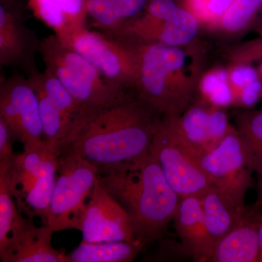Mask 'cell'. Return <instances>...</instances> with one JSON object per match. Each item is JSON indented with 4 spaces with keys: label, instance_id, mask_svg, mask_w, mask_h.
<instances>
[{
    "label": "cell",
    "instance_id": "obj_20",
    "mask_svg": "<svg viewBox=\"0 0 262 262\" xmlns=\"http://www.w3.org/2000/svg\"><path fill=\"white\" fill-rule=\"evenodd\" d=\"M199 198L207 229L216 245L235 225L246 206H236L214 185Z\"/></svg>",
    "mask_w": 262,
    "mask_h": 262
},
{
    "label": "cell",
    "instance_id": "obj_34",
    "mask_svg": "<svg viewBox=\"0 0 262 262\" xmlns=\"http://www.w3.org/2000/svg\"><path fill=\"white\" fill-rule=\"evenodd\" d=\"M257 61H258V64L256 70L258 71L260 78L262 80V51L261 53H260V56L258 57Z\"/></svg>",
    "mask_w": 262,
    "mask_h": 262
},
{
    "label": "cell",
    "instance_id": "obj_22",
    "mask_svg": "<svg viewBox=\"0 0 262 262\" xmlns=\"http://www.w3.org/2000/svg\"><path fill=\"white\" fill-rule=\"evenodd\" d=\"M199 20L185 8L178 7L164 24L156 42L181 47L192 42L198 34Z\"/></svg>",
    "mask_w": 262,
    "mask_h": 262
},
{
    "label": "cell",
    "instance_id": "obj_16",
    "mask_svg": "<svg viewBox=\"0 0 262 262\" xmlns=\"http://www.w3.org/2000/svg\"><path fill=\"white\" fill-rule=\"evenodd\" d=\"M173 222L183 249L195 261H211L215 244L205 223L199 196L182 198Z\"/></svg>",
    "mask_w": 262,
    "mask_h": 262
},
{
    "label": "cell",
    "instance_id": "obj_31",
    "mask_svg": "<svg viewBox=\"0 0 262 262\" xmlns=\"http://www.w3.org/2000/svg\"><path fill=\"white\" fill-rule=\"evenodd\" d=\"M227 80H228V75L225 70H217L210 72L202 80L201 85L202 93L208 97L217 86Z\"/></svg>",
    "mask_w": 262,
    "mask_h": 262
},
{
    "label": "cell",
    "instance_id": "obj_33",
    "mask_svg": "<svg viewBox=\"0 0 262 262\" xmlns=\"http://www.w3.org/2000/svg\"><path fill=\"white\" fill-rule=\"evenodd\" d=\"M258 202L260 208L262 210V177H259L258 182Z\"/></svg>",
    "mask_w": 262,
    "mask_h": 262
},
{
    "label": "cell",
    "instance_id": "obj_2",
    "mask_svg": "<svg viewBox=\"0 0 262 262\" xmlns=\"http://www.w3.org/2000/svg\"><path fill=\"white\" fill-rule=\"evenodd\" d=\"M105 189L130 216L136 241L143 246L166 232L181 198L170 187L156 158L148 153L125 168L98 175Z\"/></svg>",
    "mask_w": 262,
    "mask_h": 262
},
{
    "label": "cell",
    "instance_id": "obj_3",
    "mask_svg": "<svg viewBox=\"0 0 262 262\" xmlns=\"http://www.w3.org/2000/svg\"><path fill=\"white\" fill-rule=\"evenodd\" d=\"M135 56L134 92L162 116H179L189 105L191 84L184 78L186 56L179 47L124 39Z\"/></svg>",
    "mask_w": 262,
    "mask_h": 262
},
{
    "label": "cell",
    "instance_id": "obj_25",
    "mask_svg": "<svg viewBox=\"0 0 262 262\" xmlns=\"http://www.w3.org/2000/svg\"><path fill=\"white\" fill-rule=\"evenodd\" d=\"M19 213L6 181L0 177V246L6 242Z\"/></svg>",
    "mask_w": 262,
    "mask_h": 262
},
{
    "label": "cell",
    "instance_id": "obj_10",
    "mask_svg": "<svg viewBox=\"0 0 262 262\" xmlns=\"http://www.w3.org/2000/svg\"><path fill=\"white\" fill-rule=\"evenodd\" d=\"M201 165L213 185L236 206H245L254 171L237 130L232 127L214 149L203 155Z\"/></svg>",
    "mask_w": 262,
    "mask_h": 262
},
{
    "label": "cell",
    "instance_id": "obj_21",
    "mask_svg": "<svg viewBox=\"0 0 262 262\" xmlns=\"http://www.w3.org/2000/svg\"><path fill=\"white\" fill-rule=\"evenodd\" d=\"M142 249L141 245L127 242L82 241L67 254V262H131Z\"/></svg>",
    "mask_w": 262,
    "mask_h": 262
},
{
    "label": "cell",
    "instance_id": "obj_4",
    "mask_svg": "<svg viewBox=\"0 0 262 262\" xmlns=\"http://www.w3.org/2000/svg\"><path fill=\"white\" fill-rule=\"evenodd\" d=\"M39 53L46 68L59 80L81 112L106 106L130 92L106 80L94 65L63 45L56 34L40 41Z\"/></svg>",
    "mask_w": 262,
    "mask_h": 262
},
{
    "label": "cell",
    "instance_id": "obj_32",
    "mask_svg": "<svg viewBox=\"0 0 262 262\" xmlns=\"http://www.w3.org/2000/svg\"><path fill=\"white\" fill-rule=\"evenodd\" d=\"M258 244H259V254H258V262H262V210L260 211L258 217Z\"/></svg>",
    "mask_w": 262,
    "mask_h": 262
},
{
    "label": "cell",
    "instance_id": "obj_6",
    "mask_svg": "<svg viewBox=\"0 0 262 262\" xmlns=\"http://www.w3.org/2000/svg\"><path fill=\"white\" fill-rule=\"evenodd\" d=\"M99 172L95 165L74 153L58 157L54 189L47 222L53 231L81 230L86 205Z\"/></svg>",
    "mask_w": 262,
    "mask_h": 262
},
{
    "label": "cell",
    "instance_id": "obj_1",
    "mask_svg": "<svg viewBox=\"0 0 262 262\" xmlns=\"http://www.w3.org/2000/svg\"><path fill=\"white\" fill-rule=\"evenodd\" d=\"M159 117L130 91L106 106L81 112L61 153L82 157L100 175L120 170L149 152Z\"/></svg>",
    "mask_w": 262,
    "mask_h": 262
},
{
    "label": "cell",
    "instance_id": "obj_9",
    "mask_svg": "<svg viewBox=\"0 0 262 262\" xmlns=\"http://www.w3.org/2000/svg\"><path fill=\"white\" fill-rule=\"evenodd\" d=\"M27 79L37 95L45 144L59 157L81 113L80 108L48 69L35 71Z\"/></svg>",
    "mask_w": 262,
    "mask_h": 262
},
{
    "label": "cell",
    "instance_id": "obj_36",
    "mask_svg": "<svg viewBox=\"0 0 262 262\" xmlns=\"http://www.w3.org/2000/svg\"><path fill=\"white\" fill-rule=\"evenodd\" d=\"M261 101H262V96H261Z\"/></svg>",
    "mask_w": 262,
    "mask_h": 262
},
{
    "label": "cell",
    "instance_id": "obj_7",
    "mask_svg": "<svg viewBox=\"0 0 262 262\" xmlns=\"http://www.w3.org/2000/svg\"><path fill=\"white\" fill-rule=\"evenodd\" d=\"M179 198L200 196L213 185L201 165V157L183 139L173 116L160 120L149 149Z\"/></svg>",
    "mask_w": 262,
    "mask_h": 262
},
{
    "label": "cell",
    "instance_id": "obj_15",
    "mask_svg": "<svg viewBox=\"0 0 262 262\" xmlns=\"http://www.w3.org/2000/svg\"><path fill=\"white\" fill-rule=\"evenodd\" d=\"M173 117L183 139L201 158L214 149L232 128L220 108L194 106Z\"/></svg>",
    "mask_w": 262,
    "mask_h": 262
},
{
    "label": "cell",
    "instance_id": "obj_12",
    "mask_svg": "<svg viewBox=\"0 0 262 262\" xmlns=\"http://www.w3.org/2000/svg\"><path fill=\"white\" fill-rule=\"evenodd\" d=\"M80 231L84 242L141 245L136 241L125 208L105 189L98 177L88 200Z\"/></svg>",
    "mask_w": 262,
    "mask_h": 262
},
{
    "label": "cell",
    "instance_id": "obj_17",
    "mask_svg": "<svg viewBox=\"0 0 262 262\" xmlns=\"http://www.w3.org/2000/svg\"><path fill=\"white\" fill-rule=\"evenodd\" d=\"M259 205L245 207L235 225L215 245L211 262H258Z\"/></svg>",
    "mask_w": 262,
    "mask_h": 262
},
{
    "label": "cell",
    "instance_id": "obj_18",
    "mask_svg": "<svg viewBox=\"0 0 262 262\" xmlns=\"http://www.w3.org/2000/svg\"><path fill=\"white\" fill-rule=\"evenodd\" d=\"M34 16L63 40L86 27L89 18L85 0H27Z\"/></svg>",
    "mask_w": 262,
    "mask_h": 262
},
{
    "label": "cell",
    "instance_id": "obj_29",
    "mask_svg": "<svg viewBox=\"0 0 262 262\" xmlns=\"http://www.w3.org/2000/svg\"><path fill=\"white\" fill-rule=\"evenodd\" d=\"M261 79H258L248 84L241 90L239 101L245 106H251L258 102L262 96Z\"/></svg>",
    "mask_w": 262,
    "mask_h": 262
},
{
    "label": "cell",
    "instance_id": "obj_24",
    "mask_svg": "<svg viewBox=\"0 0 262 262\" xmlns=\"http://www.w3.org/2000/svg\"><path fill=\"white\" fill-rule=\"evenodd\" d=\"M262 10V0H234L220 21L227 32H241Z\"/></svg>",
    "mask_w": 262,
    "mask_h": 262
},
{
    "label": "cell",
    "instance_id": "obj_23",
    "mask_svg": "<svg viewBox=\"0 0 262 262\" xmlns=\"http://www.w3.org/2000/svg\"><path fill=\"white\" fill-rule=\"evenodd\" d=\"M237 127L253 171L262 177V110L239 114Z\"/></svg>",
    "mask_w": 262,
    "mask_h": 262
},
{
    "label": "cell",
    "instance_id": "obj_5",
    "mask_svg": "<svg viewBox=\"0 0 262 262\" xmlns=\"http://www.w3.org/2000/svg\"><path fill=\"white\" fill-rule=\"evenodd\" d=\"M58 156L45 143L24 146L21 154L14 155L8 163L0 164L3 177L17 208L27 218L39 217L46 225L54 189Z\"/></svg>",
    "mask_w": 262,
    "mask_h": 262
},
{
    "label": "cell",
    "instance_id": "obj_11",
    "mask_svg": "<svg viewBox=\"0 0 262 262\" xmlns=\"http://www.w3.org/2000/svg\"><path fill=\"white\" fill-rule=\"evenodd\" d=\"M0 118L24 146L44 143L39 103L28 79L15 74L2 82Z\"/></svg>",
    "mask_w": 262,
    "mask_h": 262
},
{
    "label": "cell",
    "instance_id": "obj_26",
    "mask_svg": "<svg viewBox=\"0 0 262 262\" xmlns=\"http://www.w3.org/2000/svg\"><path fill=\"white\" fill-rule=\"evenodd\" d=\"M234 0H184L186 9L198 20H220Z\"/></svg>",
    "mask_w": 262,
    "mask_h": 262
},
{
    "label": "cell",
    "instance_id": "obj_27",
    "mask_svg": "<svg viewBox=\"0 0 262 262\" xmlns=\"http://www.w3.org/2000/svg\"><path fill=\"white\" fill-rule=\"evenodd\" d=\"M229 79L234 87L238 89L239 97V93L245 86L261 78L256 69L252 66L243 64L237 66L232 71Z\"/></svg>",
    "mask_w": 262,
    "mask_h": 262
},
{
    "label": "cell",
    "instance_id": "obj_28",
    "mask_svg": "<svg viewBox=\"0 0 262 262\" xmlns=\"http://www.w3.org/2000/svg\"><path fill=\"white\" fill-rule=\"evenodd\" d=\"M15 139L6 122L0 118V164L7 163L13 158V144Z\"/></svg>",
    "mask_w": 262,
    "mask_h": 262
},
{
    "label": "cell",
    "instance_id": "obj_30",
    "mask_svg": "<svg viewBox=\"0 0 262 262\" xmlns=\"http://www.w3.org/2000/svg\"><path fill=\"white\" fill-rule=\"evenodd\" d=\"M216 106H227L233 101V94L228 81L222 82L207 97Z\"/></svg>",
    "mask_w": 262,
    "mask_h": 262
},
{
    "label": "cell",
    "instance_id": "obj_8",
    "mask_svg": "<svg viewBox=\"0 0 262 262\" xmlns=\"http://www.w3.org/2000/svg\"><path fill=\"white\" fill-rule=\"evenodd\" d=\"M61 42L80 53L112 83L127 91H134L136 58L126 41L84 27Z\"/></svg>",
    "mask_w": 262,
    "mask_h": 262
},
{
    "label": "cell",
    "instance_id": "obj_35",
    "mask_svg": "<svg viewBox=\"0 0 262 262\" xmlns=\"http://www.w3.org/2000/svg\"><path fill=\"white\" fill-rule=\"evenodd\" d=\"M261 34H262V23H261Z\"/></svg>",
    "mask_w": 262,
    "mask_h": 262
},
{
    "label": "cell",
    "instance_id": "obj_14",
    "mask_svg": "<svg viewBox=\"0 0 262 262\" xmlns=\"http://www.w3.org/2000/svg\"><path fill=\"white\" fill-rule=\"evenodd\" d=\"M40 41L24 24L14 0H1L0 5V65L29 72L37 71L35 55Z\"/></svg>",
    "mask_w": 262,
    "mask_h": 262
},
{
    "label": "cell",
    "instance_id": "obj_13",
    "mask_svg": "<svg viewBox=\"0 0 262 262\" xmlns=\"http://www.w3.org/2000/svg\"><path fill=\"white\" fill-rule=\"evenodd\" d=\"M53 233L48 225L37 227L33 219L19 213L6 242L0 246V259L3 262H67L64 250L52 246Z\"/></svg>",
    "mask_w": 262,
    "mask_h": 262
},
{
    "label": "cell",
    "instance_id": "obj_19",
    "mask_svg": "<svg viewBox=\"0 0 262 262\" xmlns=\"http://www.w3.org/2000/svg\"><path fill=\"white\" fill-rule=\"evenodd\" d=\"M149 0H85L94 25L108 35L115 34L145 10Z\"/></svg>",
    "mask_w": 262,
    "mask_h": 262
}]
</instances>
